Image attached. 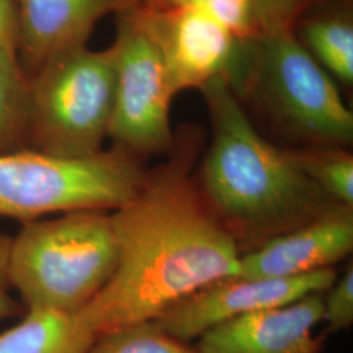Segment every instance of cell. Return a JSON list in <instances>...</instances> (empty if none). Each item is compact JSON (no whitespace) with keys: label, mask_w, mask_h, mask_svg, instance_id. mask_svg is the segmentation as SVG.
Instances as JSON below:
<instances>
[{"label":"cell","mask_w":353,"mask_h":353,"mask_svg":"<svg viewBox=\"0 0 353 353\" xmlns=\"http://www.w3.org/2000/svg\"><path fill=\"white\" fill-rule=\"evenodd\" d=\"M353 250V207L332 204L300 227L241 255L239 278H296L334 268Z\"/></svg>","instance_id":"cell-10"},{"label":"cell","mask_w":353,"mask_h":353,"mask_svg":"<svg viewBox=\"0 0 353 353\" xmlns=\"http://www.w3.org/2000/svg\"><path fill=\"white\" fill-rule=\"evenodd\" d=\"M130 7L157 42L174 94L228 77L241 42L208 14L185 6L132 3Z\"/></svg>","instance_id":"cell-8"},{"label":"cell","mask_w":353,"mask_h":353,"mask_svg":"<svg viewBox=\"0 0 353 353\" xmlns=\"http://www.w3.org/2000/svg\"><path fill=\"white\" fill-rule=\"evenodd\" d=\"M19 11L17 0H0V49L17 55Z\"/></svg>","instance_id":"cell-22"},{"label":"cell","mask_w":353,"mask_h":353,"mask_svg":"<svg viewBox=\"0 0 353 353\" xmlns=\"http://www.w3.org/2000/svg\"><path fill=\"white\" fill-rule=\"evenodd\" d=\"M117 262L112 212L79 210L24 223L11 237L8 274L26 312L75 313L101 292Z\"/></svg>","instance_id":"cell-4"},{"label":"cell","mask_w":353,"mask_h":353,"mask_svg":"<svg viewBox=\"0 0 353 353\" xmlns=\"http://www.w3.org/2000/svg\"><path fill=\"white\" fill-rule=\"evenodd\" d=\"M28 148L79 159L103 150L115 99V51H68L29 77Z\"/></svg>","instance_id":"cell-6"},{"label":"cell","mask_w":353,"mask_h":353,"mask_svg":"<svg viewBox=\"0 0 353 353\" xmlns=\"http://www.w3.org/2000/svg\"><path fill=\"white\" fill-rule=\"evenodd\" d=\"M30 85L17 55L0 49V153L28 148Z\"/></svg>","instance_id":"cell-14"},{"label":"cell","mask_w":353,"mask_h":353,"mask_svg":"<svg viewBox=\"0 0 353 353\" xmlns=\"http://www.w3.org/2000/svg\"><path fill=\"white\" fill-rule=\"evenodd\" d=\"M314 0H252V37L294 29L296 20Z\"/></svg>","instance_id":"cell-19"},{"label":"cell","mask_w":353,"mask_h":353,"mask_svg":"<svg viewBox=\"0 0 353 353\" xmlns=\"http://www.w3.org/2000/svg\"><path fill=\"white\" fill-rule=\"evenodd\" d=\"M323 321L327 334L351 327L353 323V265L350 261L344 274L323 293Z\"/></svg>","instance_id":"cell-20"},{"label":"cell","mask_w":353,"mask_h":353,"mask_svg":"<svg viewBox=\"0 0 353 353\" xmlns=\"http://www.w3.org/2000/svg\"><path fill=\"white\" fill-rule=\"evenodd\" d=\"M115 99L108 138L140 159L164 154L174 139L170 105L176 96L161 50L128 6L117 13Z\"/></svg>","instance_id":"cell-7"},{"label":"cell","mask_w":353,"mask_h":353,"mask_svg":"<svg viewBox=\"0 0 353 353\" xmlns=\"http://www.w3.org/2000/svg\"><path fill=\"white\" fill-rule=\"evenodd\" d=\"M11 237L0 233V321L26 314V309L16 297L8 274V252Z\"/></svg>","instance_id":"cell-21"},{"label":"cell","mask_w":353,"mask_h":353,"mask_svg":"<svg viewBox=\"0 0 353 353\" xmlns=\"http://www.w3.org/2000/svg\"><path fill=\"white\" fill-rule=\"evenodd\" d=\"M303 48L345 84L353 81V26L347 14H326L303 23Z\"/></svg>","instance_id":"cell-15"},{"label":"cell","mask_w":353,"mask_h":353,"mask_svg":"<svg viewBox=\"0 0 353 353\" xmlns=\"http://www.w3.org/2000/svg\"><path fill=\"white\" fill-rule=\"evenodd\" d=\"M148 170L118 145L79 159L29 148L0 153V217L24 224L79 210L113 212L137 195Z\"/></svg>","instance_id":"cell-5"},{"label":"cell","mask_w":353,"mask_h":353,"mask_svg":"<svg viewBox=\"0 0 353 353\" xmlns=\"http://www.w3.org/2000/svg\"><path fill=\"white\" fill-rule=\"evenodd\" d=\"M164 0H131L132 3H145V4H161Z\"/></svg>","instance_id":"cell-23"},{"label":"cell","mask_w":353,"mask_h":353,"mask_svg":"<svg viewBox=\"0 0 353 353\" xmlns=\"http://www.w3.org/2000/svg\"><path fill=\"white\" fill-rule=\"evenodd\" d=\"M202 147L199 127L176 128L165 161L112 212L118 262L101 292L76 312L94 341L153 322L192 293L240 275L241 250L194 174Z\"/></svg>","instance_id":"cell-1"},{"label":"cell","mask_w":353,"mask_h":353,"mask_svg":"<svg viewBox=\"0 0 353 353\" xmlns=\"http://www.w3.org/2000/svg\"><path fill=\"white\" fill-rule=\"evenodd\" d=\"M323 293L220 323L203 334L195 350L198 353H321L327 336H316L314 328L323 321Z\"/></svg>","instance_id":"cell-11"},{"label":"cell","mask_w":353,"mask_h":353,"mask_svg":"<svg viewBox=\"0 0 353 353\" xmlns=\"http://www.w3.org/2000/svg\"><path fill=\"white\" fill-rule=\"evenodd\" d=\"M87 353H198L188 341L165 332L154 322L117 328L97 338Z\"/></svg>","instance_id":"cell-17"},{"label":"cell","mask_w":353,"mask_h":353,"mask_svg":"<svg viewBox=\"0 0 353 353\" xmlns=\"http://www.w3.org/2000/svg\"><path fill=\"white\" fill-rule=\"evenodd\" d=\"M94 338L75 313L33 310L0 332V353H87Z\"/></svg>","instance_id":"cell-13"},{"label":"cell","mask_w":353,"mask_h":353,"mask_svg":"<svg viewBox=\"0 0 353 353\" xmlns=\"http://www.w3.org/2000/svg\"><path fill=\"white\" fill-rule=\"evenodd\" d=\"M131 0H17V59L28 77L68 51L85 48L97 23Z\"/></svg>","instance_id":"cell-12"},{"label":"cell","mask_w":353,"mask_h":353,"mask_svg":"<svg viewBox=\"0 0 353 353\" xmlns=\"http://www.w3.org/2000/svg\"><path fill=\"white\" fill-rule=\"evenodd\" d=\"M212 127L195 174L204 199L241 254L300 227L334 202L303 173L290 150L265 140L227 79L201 88Z\"/></svg>","instance_id":"cell-2"},{"label":"cell","mask_w":353,"mask_h":353,"mask_svg":"<svg viewBox=\"0 0 353 353\" xmlns=\"http://www.w3.org/2000/svg\"><path fill=\"white\" fill-rule=\"evenodd\" d=\"M225 79L240 100L255 103L300 148L352 144V112L293 29L243 39Z\"/></svg>","instance_id":"cell-3"},{"label":"cell","mask_w":353,"mask_h":353,"mask_svg":"<svg viewBox=\"0 0 353 353\" xmlns=\"http://www.w3.org/2000/svg\"><path fill=\"white\" fill-rule=\"evenodd\" d=\"M290 151L300 169L328 198L353 207V156L348 148L309 147Z\"/></svg>","instance_id":"cell-16"},{"label":"cell","mask_w":353,"mask_h":353,"mask_svg":"<svg viewBox=\"0 0 353 353\" xmlns=\"http://www.w3.org/2000/svg\"><path fill=\"white\" fill-rule=\"evenodd\" d=\"M336 278L335 268H326L296 278L224 279L192 293L153 322L169 335L189 343L230 319L323 293Z\"/></svg>","instance_id":"cell-9"},{"label":"cell","mask_w":353,"mask_h":353,"mask_svg":"<svg viewBox=\"0 0 353 353\" xmlns=\"http://www.w3.org/2000/svg\"><path fill=\"white\" fill-rule=\"evenodd\" d=\"M161 4L199 10L225 26L239 39L252 37V0H164Z\"/></svg>","instance_id":"cell-18"}]
</instances>
